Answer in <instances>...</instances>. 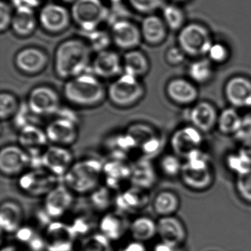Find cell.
<instances>
[{
  "instance_id": "6da1fadb",
  "label": "cell",
  "mask_w": 251,
  "mask_h": 251,
  "mask_svg": "<svg viewBox=\"0 0 251 251\" xmlns=\"http://www.w3.org/2000/svg\"><path fill=\"white\" fill-rule=\"evenodd\" d=\"M92 48L85 39L70 38L61 42L54 55L57 77L67 80L86 73L92 64Z\"/></svg>"
},
{
  "instance_id": "7a4b0ae2",
  "label": "cell",
  "mask_w": 251,
  "mask_h": 251,
  "mask_svg": "<svg viewBox=\"0 0 251 251\" xmlns=\"http://www.w3.org/2000/svg\"><path fill=\"white\" fill-rule=\"evenodd\" d=\"M63 95L76 108H95L106 99L107 89L93 73H85L66 81Z\"/></svg>"
},
{
  "instance_id": "3957f363",
  "label": "cell",
  "mask_w": 251,
  "mask_h": 251,
  "mask_svg": "<svg viewBox=\"0 0 251 251\" xmlns=\"http://www.w3.org/2000/svg\"><path fill=\"white\" fill-rule=\"evenodd\" d=\"M103 164L96 158H83L73 163L63 183L77 195H89L100 185Z\"/></svg>"
},
{
  "instance_id": "277c9868",
  "label": "cell",
  "mask_w": 251,
  "mask_h": 251,
  "mask_svg": "<svg viewBox=\"0 0 251 251\" xmlns=\"http://www.w3.org/2000/svg\"><path fill=\"white\" fill-rule=\"evenodd\" d=\"M146 89L140 78L123 73L107 88V99L119 108H130L145 96Z\"/></svg>"
},
{
  "instance_id": "5b68a950",
  "label": "cell",
  "mask_w": 251,
  "mask_h": 251,
  "mask_svg": "<svg viewBox=\"0 0 251 251\" xmlns=\"http://www.w3.org/2000/svg\"><path fill=\"white\" fill-rule=\"evenodd\" d=\"M70 12L73 23L83 33L100 29L109 15V9L102 0H75Z\"/></svg>"
},
{
  "instance_id": "8992f818",
  "label": "cell",
  "mask_w": 251,
  "mask_h": 251,
  "mask_svg": "<svg viewBox=\"0 0 251 251\" xmlns=\"http://www.w3.org/2000/svg\"><path fill=\"white\" fill-rule=\"evenodd\" d=\"M177 45L187 57L200 58L206 56L212 45V34L209 29L202 23H187L177 32Z\"/></svg>"
},
{
  "instance_id": "52a82bcc",
  "label": "cell",
  "mask_w": 251,
  "mask_h": 251,
  "mask_svg": "<svg viewBox=\"0 0 251 251\" xmlns=\"http://www.w3.org/2000/svg\"><path fill=\"white\" fill-rule=\"evenodd\" d=\"M63 178L44 168L27 170L19 177L18 186L26 195L32 197L46 196L54 188L62 183Z\"/></svg>"
},
{
  "instance_id": "ba28073f",
  "label": "cell",
  "mask_w": 251,
  "mask_h": 251,
  "mask_svg": "<svg viewBox=\"0 0 251 251\" xmlns=\"http://www.w3.org/2000/svg\"><path fill=\"white\" fill-rule=\"evenodd\" d=\"M27 105L37 117L55 116L61 108V97L54 88L41 85L30 91Z\"/></svg>"
},
{
  "instance_id": "9c48e42d",
  "label": "cell",
  "mask_w": 251,
  "mask_h": 251,
  "mask_svg": "<svg viewBox=\"0 0 251 251\" xmlns=\"http://www.w3.org/2000/svg\"><path fill=\"white\" fill-rule=\"evenodd\" d=\"M38 17L39 25L45 32L52 35L64 33L73 23L70 10L55 2L43 5Z\"/></svg>"
},
{
  "instance_id": "30bf717a",
  "label": "cell",
  "mask_w": 251,
  "mask_h": 251,
  "mask_svg": "<svg viewBox=\"0 0 251 251\" xmlns=\"http://www.w3.org/2000/svg\"><path fill=\"white\" fill-rule=\"evenodd\" d=\"M31 167V158L20 145H10L0 151V171L7 177L20 176Z\"/></svg>"
},
{
  "instance_id": "8fae6325",
  "label": "cell",
  "mask_w": 251,
  "mask_h": 251,
  "mask_svg": "<svg viewBox=\"0 0 251 251\" xmlns=\"http://www.w3.org/2000/svg\"><path fill=\"white\" fill-rule=\"evenodd\" d=\"M47 251H72L77 239L71 226L59 220H52L44 233Z\"/></svg>"
},
{
  "instance_id": "7c38bea8",
  "label": "cell",
  "mask_w": 251,
  "mask_h": 251,
  "mask_svg": "<svg viewBox=\"0 0 251 251\" xmlns=\"http://www.w3.org/2000/svg\"><path fill=\"white\" fill-rule=\"evenodd\" d=\"M109 32L112 44L126 52L138 49L143 42L140 26L128 19L118 20L113 23Z\"/></svg>"
},
{
  "instance_id": "4fadbf2b",
  "label": "cell",
  "mask_w": 251,
  "mask_h": 251,
  "mask_svg": "<svg viewBox=\"0 0 251 251\" xmlns=\"http://www.w3.org/2000/svg\"><path fill=\"white\" fill-rule=\"evenodd\" d=\"M49 59L46 51L38 47L30 46L17 52L14 57V64L23 74L36 75L47 68Z\"/></svg>"
},
{
  "instance_id": "5bb4252c",
  "label": "cell",
  "mask_w": 251,
  "mask_h": 251,
  "mask_svg": "<svg viewBox=\"0 0 251 251\" xmlns=\"http://www.w3.org/2000/svg\"><path fill=\"white\" fill-rule=\"evenodd\" d=\"M45 130L49 142L52 145L69 148L78 138V123L64 117L55 116Z\"/></svg>"
},
{
  "instance_id": "9a60e30c",
  "label": "cell",
  "mask_w": 251,
  "mask_h": 251,
  "mask_svg": "<svg viewBox=\"0 0 251 251\" xmlns=\"http://www.w3.org/2000/svg\"><path fill=\"white\" fill-rule=\"evenodd\" d=\"M74 202V193L61 183L45 197L43 210L52 220H58L65 215Z\"/></svg>"
},
{
  "instance_id": "2e32d148",
  "label": "cell",
  "mask_w": 251,
  "mask_h": 251,
  "mask_svg": "<svg viewBox=\"0 0 251 251\" xmlns=\"http://www.w3.org/2000/svg\"><path fill=\"white\" fill-rule=\"evenodd\" d=\"M74 156L69 148L52 145L42 155V168L63 178L74 163Z\"/></svg>"
},
{
  "instance_id": "e0dca14e",
  "label": "cell",
  "mask_w": 251,
  "mask_h": 251,
  "mask_svg": "<svg viewBox=\"0 0 251 251\" xmlns=\"http://www.w3.org/2000/svg\"><path fill=\"white\" fill-rule=\"evenodd\" d=\"M92 73L100 79H116L123 74V58L111 49L98 52L91 64Z\"/></svg>"
},
{
  "instance_id": "ac0fdd59",
  "label": "cell",
  "mask_w": 251,
  "mask_h": 251,
  "mask_svg": "<svg viewBox=\"0 0 251 251\" xmlns=\"http://www.w3.org/2000/svg\"><path fill=\"white\" fill-rule=\"evenodd\" d=\"M224 95L233 106L251 107V78L241 75L230 77L225 84Z\"/></svg>"
},
{
  "instance_id": "d6986e66",
  "label": "cell",
  "mask_w": 251,
  "mask_h": 251,
  "mask_svg": "<svg viewBox=\"0 0 251 251\" xmlns=\"http://www.w3.org/2000/svg\"><path fill=\"white\" fill-rule=\"evenodd\" d=\"M130 225L127 214L116 209L105 212L100 220L98 227L100 233L112 242L122 239L130 229Z\"/></svg>"
},
{
  "instance_id": "ffe728a7",
  "label": "cell",
  "mask_w": 251,
  "mask_h": 251,
  "mask_svg": "<svg viewBox=\"0 0 251 251\" xmlns=\"http://www.w3.org/2000/svg\"><path fill=\"white\" fill-rule=\"evenodd\" d=\"M149 201L148 190L130 185L117 194L115 206L126 214H133L144 209Z\"/></svg>"
},
{
  "instance_id": "44dd1931",
  "label": "cell",
  "mask_w": 251,
  "mask_h": 251,
  "mask_svg": "<svg viewBox=\"0 0 251 251\" xmlns=\"http://www.w3.org/2000/svg\"><path fill=\"white\" fill-rule=\"evenodd\" d=\"M198 85L189 78L175 77L169 80L166 86L167 96L170 100L178 105H187L194 103L199 95Z\"/></svg>"
},
{
  "instance_id": "7402d4cb",
  "label": "cell",
  "mask_w": 251,
  "mask_h": 251,
  "mask_svg": "<svg viewBox=\"0 0 251 251\" xmlns=\"http://www.w3.org/2000/svg\"><path fill=\"white\" fill-rule=\"evenodd\" d=\"M131 164L127 161L109 159L103 164L102 180L105 186L114 191L124 187L126 183H130Z\"/></svg>"
},
{
  "instance_id": "603a6c76",
  "label": "cell",
  "mask_w": 251,
  "mask_h": 251,
  "mask_svg": "<svg viewBox=\"0 0 251 251\" xmlns=\"http://www.w3.org/2000/svg\"><path fill=\"white\" fill-rule=\"evenodd\" d=\"M140 30L143 42L152 47L164 43L170 31L162 17L155 14L145 16L141 23Z\"/></svg>"
},
{
  "instance_id": "cb8c5ba5",
  "label": "cell",
  "mask_w": 251,
  "mask_h": 251,
  "mask_svg": "<svg viewBox=\"0 0 251 251\" xmlns=\"http://www.w3.org/2000/svg\"><path fill=\"white\" fill-rule=\"evenodd\" d=\"M24 211L20 203L7 200L0 207V227L7 234L15 233L23 226Z\"/></svg>"
},
{
  "instance_id": "d4e9b609",
  "label": "cell",
  "mask_w": 251,
  "mask_h": 251,
  "mask_svg": "<svg viewBox=\"0 0 251 251\" xmlns=\"http://www.w3.org/2000/svg\"><path fill=\"white\" fill-rule=\"evenodd\" d=\"M39 17L33 8L20 6L15 8L11 29L19 37L32 36L39 25Z\"/></svg>"
},
{
  "instance_id": "484cf974",
  "label": "cell",
  "mask_w": 251,
  "mask_h": 251,
  "mask_svg": "<svg viewBox=\"0 0 251 251\" xmlns=\"http://www.w3.org/2000/svg\"><path fill=\"white\" fill-rule=\"evenodd\" d=\"M131 164V176L130 183L131 186L148 190L156 180V174L153 165L148 158H137Z\"/></svg>"
},
{
  "instance_id": "4316f807",
  "label": "cell",
  "mask_w": 251,
  "mask_h": 251,
  "mask_svg": "<svg viewBox=\"0 0 251 251\" xmlns=\"http://www.w3.org/2000/svg\"><path fill=\"white\" fill-rule=\"evenodd\" d=\"M157 231L161 239L172 246L178 248L184 241L185 230L179 220L175 217H162L157 223Z\"/></svg>"
},
{
  "instance_id": "83f0119b",
  "label": "cell",
  "mask_w": 251,
  "mask_h": 251,
  "mask_svg": "<svg viewBox=\"0 0 251 251\" xmlns=\"http://www.w3.org/2000/svg\"><path fill=\"white\" fill-rule=\"evenodd\" d=\"M123 63L124 73L138 78L146 75L151 70V62L148 55L139 49L126 52Z\"/></svg>"
},
{
  "instance_id": "f1b7e54d",
  "label": "cell",
  "mask_w": 251,
  "mask_h": 251,
  "mask_svg": "<svg viewBox=\"0 0 251 251\" xmlns=\"http://www.w3.org/2000/svg\"><path fill=\"white\" fill-rule=\"evenodd\" d=\"M199 131L194 127H187L176 132L172 138L171 144L177 153L187 154L201 144Z\"/></svg>"
},
{
  "instance_id": "f546056e",
  "label": "cell",
  "mask_w": 251,
  "mask_h": 251,
  "mask_svg": "<svg viewBox=\"0 0 251 251\" xmlns=\"http://www.w3.org/2000/svg\"><path fill=\"white\" fill-rule=\"evenodd\" d=\"M191 120L200 130H209L217 121L215 108L208 102L196 104L191 111Z\"/></svg>"
},
{
  "instance_id": "4dcf8cb0",
  "label": "cell",
  "mask_w": 251,
  "mask_h": 251,
  "mask_svg": "<svg viewBox=\"0 0 251 251\" xmlns=\"http://www.w3.org/2000/svg\"><path fill=\"white\" fill-rule=\"evenodd\" d=\"M188 78L196 85L210 83L214 76V64L208 58H196L187 68Z\"/></svg>"
},
{
  "instance_id": "1f68e13d",
  "label": "cell",
  "mask_w": 251,
  "mask_h": 251,
  "mask_svg": "<svg viewBox=\"0 0 251 251\" xmlns=\"http://www.w3.org/2000/svg\"><path fill=\"white\" fill-rule=\"evenodd\" d=\"M129 231L135 241L146 242L152 239L158 233L157 223L151 217L145 216L136 217L130 223Z\"/></svg>"
},
{
  "instance_id": "d6a6232c",
  "label": "cell",
  "mask_w": 251,
  "mask_h": 251,
  "mask_svg": "<svg viewBox=\"0 0 251 251\" xmlns=\"http://www.w3.org/2000/svg\"><path fill=\"white\" fill-rule=\"evenodd\" d=\"M161 10V17L169 30L178 32L187 24L186 13L178 4H166Z\"/></svg>"
},
{
  "instance_id": "836d02e7",
  "label": "cell",
  "mask_w": 251,
  "mask_h": 251,
  "mask_svg": "<svg viewBox=\"0 0 251 251\" xmlns=\"http://www.w3.org/2000/svg\"><path fill=\"white\" fill-rule=\"evenodd\" d=\"M16 239L24 244L30 251H42L46 249L45 239L32 226H23L15 233Z\"/></svg>"
},
{
  "instance_id": "e575fe53",
  "label": "cell",
  "mask_w": 251,
  "mask_h": 251,
  "mask_svg": "<svg viewBox=\"0 0 251 251\" xmlns=\"http://www.w3.org/2000/svg\"><path fill=\"white\" fill-rule=\"evenodd\" d=\"M115 191L110 189L105 185H100L92 193L89 194V200L93 208L99 211H108L112 205H115L117 195H114Z\"/></svg>"
},
{
  "instance_id": "d590c367",
  "label": "cell",
  "mask_w": 251,
  "mask_h": 251,
  "mask_svg": "<svg viewBox=\"0 0 251 251\" xmlns=\"http://www.w3.org/2000/svg\"><path fill=\"white\" fill-rule=\"evenodd\" d=\"M178 200L177 196L170 192H162L155 196L153 201V209L158 215L168 217L177 210Z\"/></svg>"
},
{
  "instance_id": "8d00e7d4",
  "label": "cell",
  "mask_w": 251,
  "mask_h": 251,
  "mask_svg": "<svg viewBox=\"0 0 251 251\" xmlns=\"http://www.w3.org/2000/svg\"><path fill=\"white\" fill-rule=\"evenodd\" d=\"M21 105L15 95L2 92L0 95V118L2 122L8 121L18 114Z\"/></svg>"
},
{
  "instance_id": "74e56055",
  "label": "cell",
  "mask_w": 251,
  "mask_h": 251,
  "mask_svg": "<svg viewBox=\"0 0 251 251\" xmlns=\"http://www.w3.org/2000/svg\"><path fill=\"white\" fill-rule=\"evenodd\" d=\"M183 180L186 184L195 189H202L209 184L211 182V173L208 170L203 171L193 170L185 165L182 168Z\"/></svg>"
},
{
  "instance_id": "f35d334b",
  "label": "cell",
  "mask_w": 251,
  "mask_h": 251,
  "mask_svg": "<svg viewBox=\"0 0 251 251\" xmlns=\"http://www.w3.org/2000/svg\"><path fill=\"white\" fill-rule=\"evenodd\" d=\"M77 251H111V241L101 233H92L83 239Z\"/></svg>"
},
{
  "instance_id": "ab89813d",
  "label": "cell",
  "mask_w": 251,
  "mask_h": 251,
  "mask_svg": "<svg viewBox=\"0 0 251 251\" xmlns=\"http://www.w3.org/2000/svg\"><path fill=\"white\" fill-rule=\"evenodd\" d=\"M126 131L134 139L138 151L142 144L157 135L155 130L151 126L144 123H132L127 127Z\"/></svg>"
},
{
  "instance_id": "60d3db41",
  "label": "cell",
  "mask_w": 251,
  "mask_h": 251,
  "mask_svg": "<svg viewBox=\"0 0 251 251\" xmlns=\"http://www.w3.org/2000/svg\"><path fill=\"white\" fill-rule=\"evenodd\" d=\"M85 34H86V42L92 51H95L96 53L109 49L110 45L112 44L110 32L98 29L89 33H85Z\"/></svg>"
},
{
  "instance_id": "b9f144b4",
  "label": "cell",
  "mask_w": 251,
  "mask_h": 251,
  "mask_svg": "<svg viewBox=\"0 0 251 251\" xmlns=\"http://www.w3.org/2000/svg\"><path fill=\"white\" fill-rule=\"evenodd\" d=\"M242 117L233 108H226L218 118L219 126L226 133H236L240 126Z\"/></svg>"
},
{
  "instance_id": "7bdbcfd3",
  "label": "cell",
  "mask_w": 251,
  "mask_h": 251,
  "mask_svg": "<svg viewBox=\"0 0 251 251\" xmlns=\"http://www.w3.org/2000/svg\"><path fill=\"white\" fill-rule=\"evenodd\" d=\"M130 8L139 14H152L164 6V0H127Z\"/></svg>"
},
{
  "instance_id": "ee69618b",
  "label": "cell",
  "mask_w": 251,
  "mask_h": 251,
  "mask_svg": "<svg viewBox=\"0 0 251 251\" xmlns=\"http://www.w3.org/2000/svg\"><path fill=\"white\" fill-rule=\"evenodd\" d=\"M206 58L214 65L226 64L230 58V50L222 42H213L206 54Z\"/></svg>"
},
{
  "instance_id": "f6af8a7d",
  "label": "cell",
  "mask_w": 251,
  "mask_h": 251,
  "mask_svg": "<svg viewBox=\"0 0 251 251\" xmlns=\"http://www.w3.org/2000/svg\"><path fill=\"white\" fill-rule=\"evenodd\" d=\"M73 231L77 237H86L92 234V230L94 228V223L92 218L86 215H79L73 219L70 223Z\"/></svg>"
},
{
  "instance_id": "bcb514c9",
  "label": "cell",
  "mask_w": 251,
  "mask_h": 251,
  "mask_svg": "<svg viewBox=\"0 0 251 251\" xmlns=\"http://www.w3.org/2000/svg\"><path fill=\"white\" fill-rule=\"evenodd\" d=\"M187 163L185 165L193 170L203 171L208 170V159L206 156L199 150L191 151L187 154Z\"/></svg>"
},
{
  "instance_id": "7dc6e473",
  "label": "cell",
  "mask_w": 251,
  "mask_h": 251,
  "mask_svg": "<svg viewBox=\"0 0 251 251\" xmlns=\"http://www.w3.org/2000/svg\"><path fill=\"white\" fill-rule=\"evenodd\" d=\"M14 11L12 4L5 0H2L0 3V31L3 33L11 27Z\"/></svg>"
},
{
  "instance_id": "c3c4849f",
  "label": "cell",
  "mask_w": 251,
  "mask_h": 251,
  "mask_svg": "<svg viewBox=\"0 0 251 251\" xmlns=\"http://www.w3.org/2000/svg\"><path fill=\"white\" fill-rule=\"evenodd\" d=\"M227 163L229 167L236 172L239 176L251 170V161L241 151L238 155H230L227 159Z\"/></svg>"
},
{
  "instance_id": "681fc988",
  "label": "cell",
  "mask_w": 251,
  "mask_h": 251,
  "mask_svg": "<svg viewBox=\"0 0 251 251\" xmlns=\"http://www.w3.org/2000/svg\"><path fill=\"white\" fill-rule=\"evenodd\" d=\"M186 58L187 55L178 45L170 47L165 52L166 62L169 65L173 66V67L183 64L186 61Z\"/></svg>"
},
{
  "instance_id": "f907efd6",
  "label": "cell",
  "mask_w": 251,
  "mask_h": 251,
  "mask_svg": "<svg viewBox=\"0 0 251 251\" xmlns=\"http://www.w3.org/2000/svg\"><path fill=\"white\" fill-rule=\"evenodd\" d=\"M236 186L240 195L247 201H251V170L239 175Z\"/></svg>"
},
{
  "instance_id": "816d5d0a",
  "label": "cell",
  "mask_w": 251,
  "mask_h": 251,
  "mask_svg": "<svg viewBox=\"0 0 251 251\" xmlns=\"http://www.w3.org/2000/svg\"><path fill=\"white\" fill-rule=\"evenodd\" d=\"M160 148H161V139L159 136L156 135L142 144L139 148V151L142 157L148 158L150 155L156 153L159 151Z\"/></svg>"
},
{
  "instance_id": "f5cc1de1",
  "label": "cell",
  "mask_w": 251,
  "mask_h": 251,
  "mask_svg": "<svg viewBox=\"0 0 251 251\" xmlns=\"http://www.w3.org/2000/svg\"><path fill=\"white\" fill-rule=\"evenodd\" d=\"M161 168L165 174L175 176L180 170L178 159L173 155H166L161 161Z\"/></svg>"
},
{
  "instance_id": "db71d44e",
  "label": "cell",
  "mask_w": 251,
  "mask_h": 251,
  "mask_svg": "<svg viewBox=\"0 0 251 251\" xmlns=\"http://www.w3.org/2000/svg\"><path fill=\"white\" fill-rule=\"evenodd\" d=\"M236 137L245 142L251 141V114L242 119L240 126L236 132Z\"/></svg>"
},
{
  "instance_id": "11a10c76",
  "label": "cell",
  "mask_w": 251,
  "mask_h": 251,
  "mask_svg": "<svg viewBox=\"0 0 251 251\" xmlns=\"http://www.w3.org/2000/svg\"><path fill=\"white\" fill-rule=\"evenodd\" d=\"M120 251H147L145 245L142 242L133 241L127 244L123 250Z\"/></svg>"
},
{
  "instance_id": "9f6ffc18",
  "label": "cell",
  "mask_w": 251,
  "mask_h": 251,
  "mask_svg": "<svg viewBox=\"0 0 251 251\" xmlns=\"http://www.w3.org/2000/svg\"><path fill=\"white\" fill-rule=\"evenodd\" d=\"M177 248L165 242H161L155 245L154 251H177Z\"/></svg>"
},
{
  "instance_id": "6f0895ef",
  "label": "cell",
  "mask_w": 251,
  "mask_h": 251,
  "mask_svg": "<svg viewBox=\"0 0 251 251\" xmlns=\"http://www.w3.org/2000/svg\"><path fill=\"white\" fill-rule=\"evenodd\" d=\"M241 152H242L251 162V145H247L245 148L241 150Z\"/></svg>"
},
{
  "instance_id": "680465c9",
  "label": "cell",
  "mask_w": 251,
  "mask_h": 251,
  "mask_svg": "<svg viewBox=\"0 0 251 251\" xmlns=\"http://www.w3.org/2000/svg\"><path fill=\"white\" fill-rule=\"evenodd\" d=\"M1 251H20L18 248L14 245H8V246L4 247Z\"/></svg>"
},
{
  "instance_id": "91938a15",
  "label": "cell",
  "mask_w": 251,
  "mask_h": 251,
  "mask_svg": "<svg viewBox=\"0 0 251 251\" xmlns=\"http://www.w3.org/2000/svg\"><path fill=\"white\" fill-rule=\"evenodd\" d=\"M172 1H173V2H174V3L178 4V5H180V4L185 3V2H189V0H172Z\"/></svg>"
},
{
  "instance_id": "94428289",
  "label": "cell",
  "mask_w": 251,
  "mask_h": 251,
  "mask_svg": "<svg viewBox=\"0 0 251 251\" xmlns=\"http://www.w3.org/2000/svg\"><path fill=\"white\" fill-rule=\"evenodd\" d=\"M108 2H111L112 5H116V4L121 3L123 0H107Z\"/></svg>"
}]
</instances>
